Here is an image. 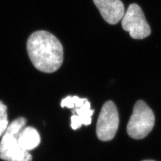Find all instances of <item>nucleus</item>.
<instances>
[{
  "label": "nucleus",
  "mask_w": 161,
  "mask_h": 161,
  "mask_svg": "<svg viewBox=\"0 0 161 161\" xmlns=\"http://www.w3.org/2000/svg\"><path fill=\"white\" fill-rule=\"evenodd\" d=\"M27 51L35 68L43 73L57 71L63 62L61 43L47 31L40 30L30 35L27 41Z\"/></svg>",
  "instance_id": "f257e3e1"
},
{
  "label": "nucleus",
  "mask_w": 161,
  "mask_h": 161,
  "mask_svg": "<svg viewBox=\"0 0 161 161\" xmlns=\"http://www.w3.org/2000/svg\"><path fill=\"white\" fill-rule=\"evenodd\" d=\"M154 122L153 110L144 101H138L127 125L128 134L132 138L142 139L152 131Z\"/></svg>",
  "instance_id": "f03ea898"
},
{
  "label": "nucleus",
  "mask_w": 161,
  "mask_h": 161,
  "mask_svg": "<svg viewBox=\"0 0 161 161\" xmlns=\"http://www.w3.org/2000/svg\"><path fill=\"white\" fill-rule=\"evenodd\" d=\"M19 124L12 122L8 125L0 142V158L6 161H32L28 151L23 150L18 142V136L22 131Z\"/></svg>",
  "instance_id": "7ed1b4c3"
},
{
  "label": "nucleus",
  "mask_w": 161,
  "mask_h": 161,
  "mask_svg": "<svg viewBox=\"0 0 161 161\" xmlns=\"http://www.w3.org/2000/svg\"><path fill=\"white\" fill-rule=\"evenodd\" d=\"M122 28L134 39H144L151 33L150 27L145 19L142 9L136 3L129 6L124 13L122 22Z\"/></svg>",
  "instance_id": "20e7f679"
},
{
  "label": "nucleus",
  "mask_w": 161,
  "mask_h": 161,
  "mask_svg": "<svg viewBox=\"0 0 161 161\" xmlns=\"http://www.w3.org/2000/svg\"><path fill=\"white\" fill-rule=\"evenodd\" d=\"M119 126V115L116 106L112 101L105 102L101 110L97 123L96 133L102 141L112 140Z\"/></svg>",
  "instance_id": "39448f33"
},
{
  "label": "nucleus",
  "mask_w": 161,
  "mask_h": 161,
  "mask_svg": "<svg viewBox=\"0 0 161 161\" xmlns=\"http://www.w3.org/2000/svg\"><path fill=\"white\" fill-rule=\"evenodd\" d=\"M103 19L110 24H115L122 19L125 9L120 0H93Z\"/></svg>",
  "instance_id": "423d86ee"
},
{
  "label": "nucleus",
  "mask_w": 161,
  "mask_h": 161,
  "mask_svg": "<svg viewBox=\"0 0 161 161\" xmlns=\"http://www.w3.org/2000/svg\"><path fill=\"white\" fill-rule=\"evenodd\" d=\"M18 142L23 150H32L40 143V134L34 128L30 126L24 128L18 135Z\"/></svg>",
  "instance_id": "0eeeda50"
},
{
  "label": "nucleus",
  "mask_w": 161,
  "mask_h": 161,
  "mask_svg": "<svg viewBox=\"0 0 161 161\" xmlns=\"http://www.w3.org/2000/svg\"><path fill=\"white\" fill-rule=\"evenodd\" d=\"M73 112L76 114L75 115H77L83 118L89 119L92 118L94 113V110L91 109V103L88 100H87L82 106L73 109Z\"/></svg>",
  "instance_id": "6e6552de"
},
{
  "label": "nucleus",
  "mask_w": 161,
  "mask_h": 161,
  "mask_svg": "<svg viewBox=\"0 0 161 161\" xmlns=\"http://www.w3.org/2000/svg\"><path fill=\"white\" fill-rule=\"evenodd\" d=\"M8 125L7 106L0 101V136L4 134Z\"/></svg>",
  "instance_id": "1a4fd4ad"
},
{
  "label": "nucleus",
  "mask_w": 161,
  "mask_h": 161,
  "mask_svg": "<svg viewBox=\"0 0 161 161\" xmlns=\"http://www.w3.org/2000/svg\"><path fill=\"white\" fill-rule=\"evenodd\" d=\"M70 122H70V126H71L72 129L77 130L82 125H90L92 123V118L85 119L77 115H73L70 118Z\"/></svg>",
  "instance_id": "9d476101"
},
{
  "label": "nucleus",
  "mask_w": 161,
  "mask_h": 161,
  "mask_svg": "<svg viewBox=\"0 0 161 161\" xmlns=\"http://www.w3.org/2000/svg\"><path fill=\"white\" fill-rule=\"evenodd\" d=\"M143 161H154V160H143Z\"/></svg>",
  "instance_id": "9b49d317"
}]
</instances>
